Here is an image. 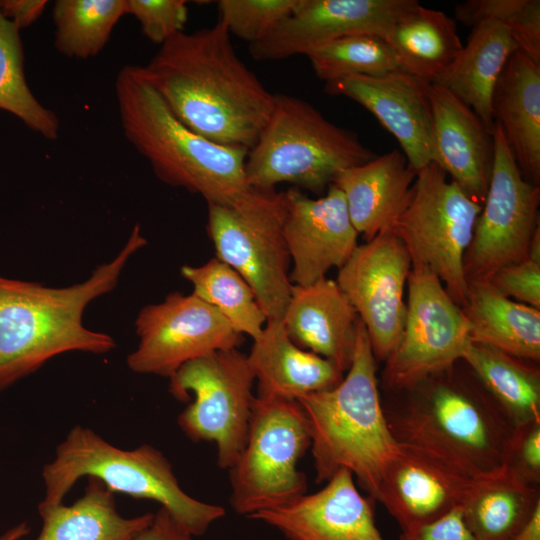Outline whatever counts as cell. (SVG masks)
Here are the masks:
<instances>
[{"mask_svg": "<svg viewBox=\"0 0 540 540\" xmlns=\"http://www.w3.org/2000/svg\"><path fill=\"white\" fill-rule=\"evenodd\" d=\"M139 67L181 123L218 145L249 151L274 108V94L238 57L219 20L175 34Z\"/></svg>", "mask_w": 540, "mask_h": 540, "instance_id": "obj_1", "label": "cell"}, {"mask_svg": "<svg viewBox=\"0 0 540 540\" xmlns=\"http://www.w3.org/2000/svg\"><path fill=\"white\" fill-rule=\"evenodd\" d=\"M146 244L136 224L116 257L72 286L47 287L0 275V392L57 355L105 354L116 347L109 334L84 326L83 313L116 287L128 260Z\"/></svg>", "mask_w": 540, "mask_h": 540, "instance_id": "obj_2", "label": "cell"}, {"mask_svg": "<svg viewBox=\"0 0 540 540\" xmlns=\"http://www.w3.org/2000/svg\"><path fill=\"white\" fill-rule=\"evenodd\" d=\"M334 387L301 396L309 428L316 482L349 471L369 497L377 500L383 473L399 451L382 406L376 359L360 321L353 359Z\"/></svg>", "mask_w": 540, "mask_h": 540, "instance_id": "obj_3", "label": "cell"}, {"mask_svg": "<svg viewBox=\"0 0 540 540\" xmlns=\"http://www.w3.org/2000/svg\"><path fill=\"white\" fill-rule=\"evenodd\" d=\"M115 94L124 136L160 181L222 206L233 205L251 189L244 170L248 151L215 144L186 127L139 66L119 71Z\"/></svg>", "mask_w": 540, "mask_h": 540, "instance_id": "obj_4", "label": "cell"}, {"mask_svg": "<svg viewBox=\"0 0 540 540\" xmlns=\"http://www.w3.org/2000/svg\"><path fill=\"white\" fill-rule=\"evenodd\" d=\"M395 391L405 396L382 406L398 443L432 451L473 477L501 468L515 426L480 381L453 376L451 366Z\"/></svg>", "mask_w": 540, "mask_h": 540, "instance_id": "obj_5", "label": "cell"}, {"mask_svg": "<svg viewBox=\"0 0 540 540\" xmlns=\"http://www.w3.org/2000/svg\"><path fill=\"white\" fill-rule=\"evenodd\" d=\"M81 477L96 478L114 493L156 501L194 537L204 535L226 513L224 507L186 493L170 461L157 448L142 444L121 449L81 425L68 432L54 458L43 466L45 491L38 508L63 503Z\"/></svg>", "mask_w": 540, "mask_h": 540, "instance_id": "obj_6", "label": "cell"}, {"mask_svg": "<svg viewBox=\"0 0 540 540\" xmlns=\"http://www.w3.org/2000/svg\"><path fill=\"white\" fill-rule=\"evenodd\" d=\"M274 96L271 116L247 152L244 170L251 188L290 183L319 194L341 171L375 157L353 131L330 122L306 100Z\"/></svg>", "mask_w": 540, "mask_h": 540, "instance_id": "obj_7", "label": "cell"}, {"mask_svg": "<svg viewBox=\"0 0 540 540\" xmlns=\"http://www.w3.org/2000/svg\"><path fill=\"white\" fill-rule=\"evenodd\" d=\"M207 205L217 258L248 283L267 320H282L293 287L283 231L285 192L251 188L231 206Z\"/></svg>", "mask_w": 540, "mask_h": 540, "instance_id": "obj_8", "label": "cell"}, {"mask_svg": "<svg viewBox=\"0 0 540 540\" xmlns=\"http://www.w3.org/2000/svg\"><path fill=\"white\" fill-rule=\"evenodd\" d=\"M310 443L296 400L255 396L244 448L228 470L234 511L249 517L305 494L307 480L298 463Z\"/></svg>", "mask_w": 540, "mask_h": 540, "instance_id": "obj_9", "label": "cell"}, {"mask_svg": "<svg viewBox=\"0 0 540 540\" xmlns=\"http://www.w3.org/2000/svg\"><path fill=\"white\" fill-rule=\"evenodd\" d=\"M481 210L431 162L417 171L409 201L392 228L406 247L412 267L434 273L461 308L468 294L464 256Z\"/></svg>", "mask_w": 540, "mask_h": 540, "instance_id": "obj_10", "label": "cell"}, {"mask_svg": "<svg viewBox=\"0 0 540 540\" xmlns=\"http://www.w3.org/2000/svg\"><path fill=\"white\" fill-rule=\"evenodd\" d=\"M247 355L238 348L216 351L184 364L169 378V392L182 402L178 426L194 442H213L217 463L229 470L244 448L255 396Z\"/></svg>", "mask_w": 540, "mask_h": 540, "instance_id": "obj_11", "label": "cell"}, {"mask_svg": "<svg viewBox=\"0 0 540 540\" xmlns=\"http://www.w3.org/2000/svg\"><path fill=\"white\" fill-rule=\"evenodd\" d=\"M407 285L404 327L383 372L392 391L412 387L453 366L471 343L463 309L434 273L411 267Z\"/></svg>", "mask_w": 540, "mask_h": 540, "instance_id": "obj_12", "label": "cell"}, {"mask_svg": "<svg viewBox=\"0 0 540 540\" xmlns=\"http://www.w3.org/2000/svg\"><path fill=\"white\" fill-rule=\"evenodd\" d=\"M489 187L464 256L467 282L488 281L502 267L528 255L539 228V186L521 174L500 127L494 123Z\"/></svg>", "mask_w": 540, "mask_h": 540, "instance_id": "obj_13", "label": "cell"}, {"mask_svg": "<svg viewBox=\"0 0 540 540\" xmlns=\"http://www.w3.org/2000/svg\"><path fill=\"white\" fill-rule=\"evenodd\" d=\"M139 343L127 357L139 374L170 378L189 361L238 348L243 337L211 305L196 295L168 294L143 307L136 318Z\"/></svg>", "mask_w": 540, "mask_h": 540, "instance_id": "obj_14", "label": "cell"}, {"mask_svg": "<svg viewBox=\"0 0 540 540\" xmlns=\"http://www.w3.org/2000/svg\"><path fill=\"white\" fill-rule=\"evenodd\" d=\"M411 267L402 240L393 229H386L358 245L338 271L336 282L365 326L377 360L386 361L401 336Z\"/></svg>", "mask_w": 540, "mask_h": 540, "instance_id": "obj_15", "label": "cell"}, {"mask_svg": "<svg viewBox=\"0 0 540 540\" xmlns=\"http://www.w3.org/2000/svg\"><path fill=\"white\" fill-rule=\"evenodd\" d=\"M417 4V0H298L269 35L249 44V53L257 61H275L307 55L347 36L384 37Z\"/></svg>", "mask_w": 540, "mask_h": 540, "instance_id": "obj_16", "label": "cell"}, {"mask_svg": "<svg viewBox=\"0 0 540 540\" xmlns=\"http://www.w3.org/2000/svg\"><path fill=\"white\" fill-rule=\"evenodd\" d=\"M475 478L432 451L400 443L383 473L377 501L407 533L461 506Z\"/></svg>", "mask_w": 540, "mask_h": 540, "instance_id": "obj_17", "label": "cell"}, {"mask_svg": "<svg viewBox=\"0 0 540 540\" xmlns=\"http://www.w3.org/2000/svg\"><path fill=\"white\" fill-rule=\"evenodd\" d=\"M285 192L284 238L293 263V285L306 286L340 269L357 245L355 230L341 190L334 184L312 199L293 187Z\"/></svg>", "mask_w": 540, "mask_h": 540, "instance_id": "obj_18", "label": "cell"}, {"mask_svg": "<svg viewBox=\"0 0 540 540\" xmlns=\"http://www.w3.org/2000/svg\"><path fill=\"white\" fill-rule=\"evenodd\" d=\"M431 84L399 70L377 76H350L326 82L325 91L352 99L400 144L417 172L434 162Z\"/></svg>", "mask_w": 540, "mask_h": 540, "instance_id": "obj_19", "label": "cell"}, {"mask_svg": "<svg viewBox=\"0 0 540 540\" xmlns=\"http://www.w3.org/2000/svg\"><path fill=\"white\" fill-rule=\"evenodd\" d=\"M248 518L275 528L288 540H385L370 499L360 494L347 470L337 472L317 492Z\"/></svg>", "mask_w": 540, "mask_h": 540, "instance_id": "obj_20", "label": "cell"}, {"mask_svg": "<svg viewBox=\"0 0 540 540\" xmlns=\"http://www.w3.org/2000/svg\"><path fill=\"white\" fill-rule=\"evenodd\" d=\"M434 163L483 206L492 173L494 138L476 113L439 84H431Z\"/></svg>", "mask_w": 540, "mask_h": 540, "instance_id": "obj_21", "label": "cell"}, {"mask_svg": "<svg viewBox=\"0 0 540 540\" xmlns=\"http://www.w3.org/2000/svg\"><path fill=\"white\" fill-rule=\"evenodd\" d=\"M282 323L290 339L302 349L349 369L356 345L359 317L336 281L293 285Z\"/></svg>", "mask_w": 540, "mask_h": 540, "instance_id": "obj_22", "label": "cell"}, {"mask_svg": "<svg viewBox=\"0 0 540 540\" xmlns=\"http://www.w3.org/2000/svg\"><path fill=\"white\" fill-rule=\"evenodd\" d=\"M405 155L393 150L341 171L334 179L350 220L367 241L392 229L405 209L416 177Z\"/></svg>", "mask_w": 540, "mask_h": 540, "instance_id": "obj_23", "label": "cell"}, {"mask_svg": "<svg viewBox=\"0 0 540 540\" xmlns=\"http://www.w3.org/2000/svg\"><path fill=\"white\" fill-rule=\"evenodd\" d=\"M247 360L257 381V397L296 400L330 389L344 377L334 363L297 346L281 320H267L253 340Z\"/></svg>", "mask_w": 540, "mask_h": 540, "instance_id": "obj_24", "label": "cell"}, {"mask_svg": "<svg viewBox=\"0 0 540 540\" xmlns=\"http://www.w3.org/2000/svg\"><path fill=\"white\" fill-rule=\"evenodd\" d=\"M492 118L522 176L540 180V64L520 49L508 59L494 90Z\"/></svg>", "mask_w": 540, "mask_h": 540, "instance_id": "obj_25", "label": "cell"}, {"mask_svg": "<svg viewBox=\"0 0 540 540\" xmlns=\"http://www.w3.org/2000/svg\"><path fill=\"white\" fill-rule=\"evenodd\" d=\"M519 50L509 30L496 22L471 28L467 43L439 84L468 105L494 131L492 98L510 56Z\"/></svg>", "mask_w": 540, "mask_h": 540, "instance_id": "obj_26", "label": "cell"}, {"mask_svg": "<svg viewBox=\"0 0 540 540\" xmlns=\"http://www.w3.org/2000/svg\"><path fill=\"white\" fill-rule=\"evenodd\" d=\"M462 309L472 342L525 361H539L540 309L502 295L488 281L468 283Z\"/></svg>", "mask_w": 540, "mask_h": 540, "instance_id": "obj_27", "label": "cell"}, {"mask_svg": "<svg viewBox=\"0 0 540 540\" xmlns=\"http://www.w3.org/2000/svg\"><path fill=\"white\" fill-rule=\"evenodd\" d=\"M383 38L403 71L430 84L441 80L463 48L454 19L420 3Z\"/></svg>", "mask_w": 540, "mask_h": 540, "instance_id": "obj_28", "label": "cell"}, {"mask_svg": "<svg viewBox=\"0 0 540 540\" xmlns=\"http://www.w3.org/2000/svg\"><path fill=\"white\" fill-rule=\"evenodd\" d=\"M38 512L42 527L35 540H134L154 517V513L121 516L115 493L92 477L73 504L38 508Z\"/></svg>", "mask_w": 540, "mask_h": 540, "instance_id": "obj_29", "label": "cell"}, {"mask_svg": "<svg viewBox=\"0 0 540 540\" xmlns=\"http://www.w3.org/2000/svg\"><path fill=\"white\" fill-rule=\"evenodd\" d=\"M539 507V487L520 481L502 467L476 477L461 505L478 540H513Z\"/></svg>", "mask_w": 540, "mask_h": 540, "instance_id": "obj_30", "label": "cell"}, {"mask_svg": "<svg viewBox=\"0 0 540 540\" xmlns=\"http://www.w3.org/2000/svg\"><path fill=\"white\" fill-rule=\"evenodd\" d=\"M462 361L501 407L512 424L540 419V371L525 360L472 342Z\"/></svg>", "mask_w": 540, "mask_h": 540, "instance_id": "obj_31", "label": "cell"}, {"mask_svg": "<svg viewBox=\"0 0 540 540\" xmlns=\"http://www.w3.org/2000/svg\"><path fill=\"white\" fill-rule=\"evenodd\" d=\"M181 275L193 285V294L214 307L240 335L257 339L267 322L253 290L231 266L217 257L203 265H185Z\"/></svg>", "mask_w": 540, "mask_h": 540, "instance_id": "obj_32", "label": "cell"}, {"mask_svg": "<svg viewBox=\"0 0 540 540\" xmlns=\"http://www.w3.org/2000/svg\"><path fill=\"white\" fill-rule=\"evenodd\" d=\"M125 14V0H57L53 8L55 47L67 57H93L102 51Z\"/></svg>", "mask_w": 540, "mask_h": 540, "instance_id": "obj_33", "label": "cell"}, {"mask_svg": "<svg viewBox=\"0 0 540 540\" xmlns=\"http://www.w3.org/2000/svg\"><path fill=\"white\" fill-rule=\"evenodd\" d=\"M0 109L19 118L48 140L58 138L59 120L30 90L24 74L20 30L0 9Z\"/></svg>", "mask_w": 540, "mask_h": 540, "instance_id": "obj_34", "label": "cell"}, {"mask_svg": "<svg viewBox=\"0 0 540 540\" xmlns=\"http://www.w3.org/2000/svg\"><path fill=\"white\" fill-rule=\"evenodd\" d=\"M306 56L316 76L325 82L402 70L384 38L377 35L339 38L313 49Z\"/></svg>", "mask_w": 540, "mask_h": 540, "instance_id": "obj_35", "label": "cell"}, {"mask_svg": "<svg viewBox=\"0 0 540 540\" xmlns=\"http://www.w3.org/2000/svg\"><path fill=\"white\" fill-rule=\"evenodd\" d=\"M455 18L472 28L481 22L506 27L519 49L540 64L539 0H468L454 9Z\"/></svg>", "mask_w": 540, "mask_h": 540, "instance_id": "obj_36", "label": "cell"}, {"mask_svg": "<svg viewBox=\"0 0 540 540\" xmlns=\"http://www.w3.org/2000/svg\"><path fill=\"white\" fill-rule=\"evenodd\" d=\"M298 0H219V21L230 35L249 44L269 35L295 9Z\"/></svg>", "mask_w": 540, "mask_h": 540, "instance_id": "obj_37", "label": "cell"}, {"mask_svg": "<svg viewBox=\"0 0 540 540\" xmlns=\"http://www.w3.org/2000/svg\"><path fill=\"white\" fill-rule=\"evenodd\" d=\"M488 282L502 295L540 309V227L525 259L499 269Z\"/></svg>", "mask_w": 540, "mask_h": 540, "instance_id": "obj_38", "label": "cell"}, {"mask_svg": "<svg viewBox=\"0 0 540 540\" xmlns=\"http://www.w3.org/2000/svg\"><path fill=\"white\" fill-rule=\"evenodd\" d=\"M126 14L139 22L143 34L156 44H163L177 33L183 32L187 22L184 0H125Z\"/></svg>", "mask_w": 540, "mask_h": 540, "instance_id": "obj_39", "label": "cell"}, {"mask_svg": "<svg viewBox=\"0 0 540 540\" xmlns=\"http://www.w3.org/2000/svg\"><path fill=\"white\" fill-rule=\"evenodd\" d=\"M501 467L520 481L539 487L540 419L514 427Z\"/></svg>", "mask_w": 540, "mask_h": 540, "instance_id": "obj_40", "label": "cell"}, {"mask_svg": "<svg viewBox=\"0 0 540 540\" xmlns=\"http://www.w3.org/2000/svg\"><path fill=\"white\" fill-rule=\"evenodd\" d=\"M400 540H478L468 527L461 506L411 532L402 533Z\"/></svg>", "mask_w": 540, "mask_h": 540, "instance_id": "obj_41", "label": "cell"}, {"mask_svg": "<svg viewBox=\"0 0 540 540\" xmlns=\"http://www.w3.org/2000/svg\"><path fill=\"white\" fill-rule=\"evenodd\" d=\"M193 537L165 508L160 507L151 524L134 540H193Z\"/></svg>", "mask_w": 540, "mask_h": 540, "instance_id": "obj_42", "label": "cell"}, {"mask_svg": "<svg viewBox=\"0 0 540 540\" xmlns=\"http://www.w3.org/2000/svg\"><path fill=\"white\" fill-rule=\"evenodd\" d=\"M46 0H2L0 9L18 30L33 24L44 12Z\"/></svg>", "mask_w": 540, "mask_h": 540, "instance_id": "obj_43", "label": "cell"}, {"mask_svg": "<svg viewBox=\"0 0 540 540\" xmlns=\"http://www.w3.org/2000/svg\"><path fill=\"white\" fill-rule=\"evenodd\" d=\"M513 540H540V507Z\"/></svg>", "mask_w": 540, "mask_h": 540, "instance_id": "obj_44", "label": "cell"}, {"mask_svg": "<svg viewBox=\"0 0 540 540\" xmlns=\"http://www.w3.org/2000/svg\"><path fill=\"white\" fill-rule=\"evenodd\" d=\"M31 528L26 522H21L0 534V540H21L29 534Z\"/></svg>", "mask_w": 540, "mask_h": 540, "instance_id": "obj_45", "label": "cell"}]
</instances>
